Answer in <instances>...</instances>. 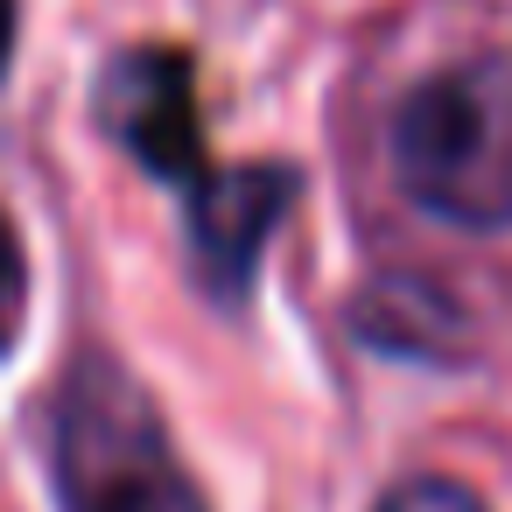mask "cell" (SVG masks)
Segmentation results:
<instances>
[{"label": "cell", "instance_id": "obj_1", "mask_svg": "<svg viewBox=\"0 0 512 512\" xmlns=\"http://www.w3.org/2000/svg\"><path fill=\"white\" fill-rule=\"evenodd\" d=\"M386 162L414 211L456 232H512V50H470L407 85Z\"/></svg>", "mask_w": 512, "mask_h": 512}, {"label": "cell", "instance_id": "obj_2", "mask_svg": "<svg viewBox=\"0 0 512 512\" xmlns=\"http://www.w3.org/2000/svg\"><path fill=\"white\" fill-rule=\"evenodd\" d=\"M57 512H211L155 393L120 351H78L50 393Z\"/></svg>", "mask_w": 512, "mask_h": 512}, {"label": "cell", "instance_id": "obj_3", "mask_svg": "<svg viewBox=\"0 0 512 512\" xmlns=\"http://www.w3.org/2000/svg\"><path fill=\"white\" fill-rule=\"evenodd\" d=\"M99 127L183 197L218 169L204 155V113H197V64L176 43H134L99 71Z\"/></svg>", "mask_w": 512, "mask_h": 512}, {"label": "cell", "instance_id": "obj_4", "mask_svg": "<svg viewBox=\"0 0 512 512\" xmlns=\"http://www.w3.org/2000/svg\"><path fill=\"white\" fill-rule=\"evenodd\" d=\"M295 190H302V176H295L288 162H232V169H211V176L183 197L197 281H204L218 302H246L253 274H260V253H267V239L281 232Z\"/></svg>", "mask_w": 512, "mask_h": 512}, {"label": "cell", "instance_id": "obj_5", "mask_svg": "<svg viewBox=\"0 0 512 512\" xmlns=\"http://www.w3.org/2000/svg\"><path fill=\"white\" fill-rule=\"evenodd\" d=\"M29 330V246H22V225L0 204V358H8Z\"/></svg>", "mask_w": 512, "mask_h": 512}, {"label": "cell", "instance_id": "obj_6", "mask_svg": "<svg viewBox=\"0 0 512 512\" xmlns=\"http://www.w3.org/2000/svg\"><path fill=\"white\" fill-rule=\"evenodd\" d=\"M372 512H491L463 477H442V470H421V477H400Z\"/></svg>", "mask_w": 512, "mask_h": 512}, {"label": "cell", "instance_id": "obj_7", "mask_svg": "<svg viewBox=\"0 0 512 512\" xmlns=\"http://www.w3.org/2000/svg\"><path fill=\"white\" fill-rule=\"evenodd\" d=\"M15 36H22V0H0V78L15 64Z\"/></svg>", "mask_w": 512, "mask_h": 512}]
</instances>
